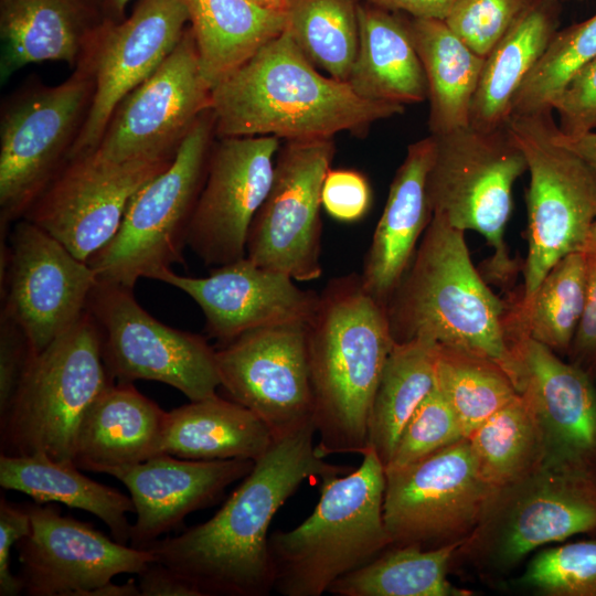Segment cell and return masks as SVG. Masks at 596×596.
<instances>
[{
  "instance_id": "cell-26",
  "label": "cell",
  "mask_w": 596,
  "mask_h": 596,
  "mask_svg": "<svg viewBox=\"0 0 596 596\" xmlns=\"http://www.w3.org/2000/svg\"><path fill=\"white\" fill-rule=\"evenodd\" d=\"M104 21L94 0H0L1 83L33 63L74 70Z\"/></svg>"
},
{
  "instance_id": "cell-8",
  "label": "cell",
  "mask_w": 596,
  "mask_h": 596,
  "mask_svg": "<svg viewBox=\"0 0 596 596\" xmlns=\"http://www.w3.org/2000/svg\"><path fill=\"white\" fill-rule=\"evenodd\" d=\"M427 174L433 215L464 232L479 233L492 249L487 274L508 284L517 273L504 241L513 184L526 171L522 150L507 127L486 131L469 126L434 136Z\"/></svg>"
},
{
  "instance_id": "cell-47",
  "label": "cell",
  "mask_w": 596,
  "mask_h": 596,
  "mask_svg": "<svg viewBox=\"0 0 596 596\" xmlns=\"http://www.w3.org/2000/svg\"><path fill=\"white\" fill-rule=\"evenodd\" d=\"M31 532V519L25 508L0 500V595L15 596L23 592L20 576L10 570L11 550Z\"/></svg>"
},
{
  "instance_id": "cell-19",
  "label": "cell",
  "mask_w": 596,
  "mask_h": 596,
  "mask_svg": "<svg viewBox=\"0 0 596 596\" xmlns=\"http://www.w3.org/2000/svg\"><path fill=\"white\" fill-rule=\"evenodd\" d=\"M188 23L182 0H138L125 20L100 24L79 62L91 70L94 93L68 159L97 148L117 105L173 52Z\"/></svg>"
},
{
  "instance_id": "cell-17",
  "label": "cell",
  "mask_w": 596,
  "mask_h": 596,
  "mask_svg": "<svg viewBox=\"0 0 596 596\" xmlns=\"http://www.w3.org/2000/svg\"><path fill=\"white\" fill-rule=\"evenodd\" d=\"M190 26L157 71L115 108L95 151L116 162L171 160L199 119L211 109Z\"/></svg>"
},
{
  "instance_id": "cell-7",
  "label": "cell",
  "mask_w": 596,
  "mask_h": 596,
  "mask_svg": "<svg viewBox=\"0 0 596 596\" xmlns=\"http://www.w3.org/2000/svg\"><path fill=\"white\" fill-rule=\"evenodd\" d=\"M111 382L97 326L86 310L32 358L10 408L0 417L1 454H42L74 462L81 423Z\"/></svg>"
},
{
  "instance_id": "cell-48",
  "label": "cell",
  "mask_w": 596,
  "mask_h": 596,
  "mask_svg": "<svg viewBox=\"0 0 596 596\" xmlns=\"http://www.w3.org/2000/svg\"><path fill=\"white\" fill-rule=\"evenodd\" d=\"M587 281L584 310L568 354L575 365L596 374V251L585 249Z\"/></svg>"
},
{
  "instance_id": "cell-54",
  "label": "cell",
  "mask_w": 596,
  "mask_h": 596,
  "mask_svg": "<svg viewBox=\"0 0 596 596\" xmlns=\"http://www.w3.org/2000/svg\"><path fill=\"white\" fill-rule=\"evenodd\" d=\"M253 3L273 11L286 12L288 0H249Z\"/></svg>"
},
{
  "instance_id": "cell-15",
  "label": "cell",
  "mask_w": 596,
  "mask_h": 596,
  "mask_svg": "<svg viewBox=\"0 0 596 596\" xmlns=\"http://www.w3.org/2000/svg\"><path fill=\"white\" fill-rule=\"evenodd\" d=\"M7 238L1 245V311L40 353L83 316L98 278L88 263L25 219L13 223Z\"/></svg>"
},
{
  "instance_id": "cell-31",
  "label": "cell",
  "mask_w": 596,
  "mask_h": 596,
  "mask_svg": "<svg viewBox=\"0 0 596 596\" xmlns=\"http://www.w3.org/2000/svg\"><path fill=\"white\" fill-rule=\"evenodd\" d=\"M182 1L201 72L211 88L286 29V12L249 0Z\"/></svg>"
},
{
  "instance_id": "cell-14",
  "label": "cell",
  "mask_w": 596,
  "mask_h": 596,
  "mask_svg": "<svg viewBox=\"0 0 596 596\" xmlns=\"http://www.w3.org/2000/svg\"><path fill=\"white\" fill-rule=\"evenodd\" d=\"M334 152L333 138L280 146L269 192L248 233L246 257L255 265L296 281L321 276V192Z\"/></svg>"
},
{
  "instance_id": "cell-3",
  "label": "cell",
  "mask_w": 596,
  "mask_h": 596,
  "mask_svg": "<svg viewBox=\"0 0 596 596\" xmlns=\"http://www.w3.org/2000/svg\"><path fill=\"white\" fill-rule=\"evenodd\" d=\"M394 344L385 308L361 276L331 279L308 322L318 454H363L376 387Z\"/></svg>"
},
{
  "instance_id": "cell-44",
  "label": "cell",
  "mask_w": 596,
  "mask_h": 596,
  "mask_svg": "<svg viewBox=\"0 0 596 596\" xmlns=\"http://www.w3.org/2000/svg\"><path fill=\"white\" fill-rule=\"evenodd\" d=\"M552 110L564 135L596 129V57L579 68L555 98Z\"/></svg>"
},
{
  "instance_id": "cell-55",
  "label": "cell",
  "mask_w": 596,
  "mask_h": 596,
  "mask_svg": "<svg viewBox=\"0 0 596 596\" xmlns=\"http://www.w3.org/2000/svg\"><path fill=\"white\" fill-rule=\"evenodd\" d=\"M585 249L596 251V221L590 227Z\"/></svg>"
},
{
  "instance_id": "cell-23",
  "label": "cell",
  "mask_w": 596,
  "mask_h": 596,
  "mask_svg": "<svg viewBox=\"0 0 596 596\" xmlns=\"http://www.w3.org/2000/svg\"><path fill=\"white\" fill-rule=\"evenodd\" d=\"M513 383L541 422L550 456L596 464V386L593 376L529 337L507 313Z\"/></svg>"
},
{
  "instance_id": "cell-51",
  "label": "cell",
  "mask_w": 596,
  "mask_h": 596,
  "mask_svg": "<svg viewBox=\"0 0 596 596\" xmlns=\"http://www.w3.org/2000/svg\"><path fill=\"white\" fill-rule=\"evenodd\" d=\"M556 137L596 172V129L578 135H564L557 127Z\"/></svg>"
},
{
  "instance_id": "cell-30",
  "label": "cell",
  "mask_w": 596,
  "mask_h": 596,
  "mask_svg": "<svg viewBox=\"0 0 596 596\" xmlns=\"http://www.w3.org/2000/svg\"><path fill=\"white\" fill-rule=\"evenodd\" d=\"M274 441L272 430L254 412L216 394L167 412L158 455L256 461Z\"/></svg>"
},
{
  "instance_id": "cell-6",
  "label": "cell",
  "mask_w": 596,
  "mask_h": 596,
  "mask_svg": "<svg viewBox=\"0 0 596 596\" xmlns=\"http://www.w3.org/2000/svg\"><path fill=\"white\" fill-rule=\"evenodd\" d=\"M596 534V465L547 455L521 478L494 490L454 562L485 578L510 574L533 551Z\"/></svg>"
},
{
  "instance_id": "cell-5",
  "label": "cell",
  "mask_w": 596,
  "mask_h": 596,
  "mask_svg": "<svg viewBox=\"0 0 596 596\" xmlns=\"http://www.w3.org/2000/svg\"><path fill=\"white\" fill-rule=\"evenodd\" d=\"M347 475L322 479L312 513L290 531L269 535L273 589L285 596H320L333 582L390 545L383 518L384 466L374 451Z\"/></svg>"
},
{
  "instance_id": "cell-42",
  "label": "cell",
  "mask_w": 596,
  "mask_h": 596,
  "mask_svg": "<svg viewBox=\"0 0 596 596\" xmlns=\"http://www.w3.org/2000/svg\"><path fill=\"white\" fill-rule=\"evenodd\" d=\"M462 438L460 422L435 385L407 419L385 468L408 465Z\"/></svg>"
},
{
  "instance_id": "cell-9",
  "label": "cell",
  "mask_w": 596,
  "mask_h": 596,
  "mask_svg": "<svg viewBox=\"0 0 596 596\" xmlns=\"http://www.w3.org/2000/svg\"><path fill=\"white\" fill-rule=\"evenodd\" d=\"M211 109L195 121L172 162L130 200L114 237L88 260L99 280L134 289L139 278L184 264L192 214L215 137Z\"/></svg>"
},
{
  "instance_id": "cell-33",
  "label": "cell",
  "mask_w": 596,
  "mask_h": 596,
  "mask_svg": "<svg viewBox=\"0 0 596 596\" xmlns=\"http://www.w3.org/2000/svg\"><path fill=\"white\" fill-rule=\"evenodd\" d=\"M0 486L22 492L38 504L56 502L87 511L108 526L117 542L127 544L130 539L126 514L135 513L131 498L87 478L73 461H56L42 454H1Z\"/></svg>"
},
{
  "instance_id": "cell-40",
  "label": "cell",
  "mask_w": 596,
  "mask_h": 596,
  "mask_svg": "<svg viewBox=\"0 0 596 596\" xmlns=\"http://www.w3.org/2000/svg\"><path fill=\"white\" fill-rule=\"evenodd\" d=\"M596 57V13L557 30L533 70L518 89L511 115L552 110L573 75ZM553 111V110H552Z\"/></svg>"
},
{
  "instance_id": "cell-21",
  "label": "cell",
  "mask_w": 596,
  "mask_h": 596,
  "mask_svg": "<svg viewBox=\"0 0 596 596\" xmlns=\"http://www.w3.org/2000/svg\"><path fill=\"white\" fill-rule=\"evenodd\" d=\"M31 532L17 544L23 592L31 596H82L120 574H139L148 550L106 536L88 523L64 517L49 503L26 505Z\"/></svg>"
},
{
  "instance_id": "cell-24",
  "label": "cell",
  "mask_w": 596,
  "mask_h": 596,
  "mask_svg": "<svg viewBox=\"0 0 596 596\" xmlns=\"http://www.w3.org/2000/svg\"><path fill=\"white\" fill-rule=\"evenodd\" d=\"M254 465L251 459L192 460L161 454L104 473L115 477L130 492L136 513L130 546L145 550L180 526L188 514L215 502Z\"/></svg>"
},
{
  "instance_id": "cell-41",
  "label": "cell",
  "mask_w": 596,
  "mask_h": 596,
  "mask_svg": "<svg viewBox=\"0 0 596 596\" xmlns=\"http://www.w3.org/2000/svg\"><path fill=\"white\" fill-rule=\"evenodd\" d=\"M515 583L543 596H596V536L539 551Z\"/></svg>"
},
{
  "instance_id": "cell-10",
  "label": "cell",
  "mask_w": 596,
  "mask_h": 596,
  "mask_svg": "<svg viewBox=\"0 0 596 596\" xmlns=\"http://www.w3.org/2000/svg\"><path fill=\"white\" fill-rule=\"evenodd\" d=\"M507 129L530 174L529 246L520 295L526 299L560 259L585 249L596 221V172L557 139L552 110L511 115Z\"/></svg>"
},
{
  "instance_id": "cell-11",
  "label": "cell",
  "mask_w": 596,
  "mask_h": 596,
  "mask_svg": "<svg viewBox=\"0 0 596 596\" xmlns=\"http://www.w3.org/2000/svg\"><path fill=\"white\" fill-rule=\"evenodd\" d=\"M94 93L88 66L79 63L58 85L29 83L0 111V227L22 219L68 159Z\"/></svg>"
},
{
  "instance_id": "cell-56",
  "label": "cell",
  "mask_w": 596,
  "mask_h": 596,
  "mask_svg": "<svg viewBox=\"0 0 596 596\" xmlns=\"http://www.w3.org/2000/svg\"><path fill=\"white\" fill-rule=\"evenodd\" d=\"M289 1V0H288Z\"/></svg>"
},
{
  "instance_id": "cell-25",
  "label": "cell",
  "mask_w": 596,
  "mask_h": 596,
  "mask_svg": "<svg viewBox=\"0 0 596 596\" xmlns=\"http://www.w3.org/2000/svg\"><path fill=\"white\" fill-rule=\"evenodd\" d=\"M434 149L432 135L407 147L390 185L360 274L363 288L384 308L407 270L433 216L427 174Z\"/></svg>"
},
{
  "instance_id": "cell-37",
  "label": "cell",
  "mask_w": 596,
  "mask_h": 596,
  "mask_svg": "<svg viewBox=\"0 0 596 596\" xmlns=\"http://www.w3.org/2000/svg\"><path fill=\"white\" fill-rule=\"evenodd\" d=\"M466 438L481 477L493 489L521 478L549 455L541 422L520 393Z\"/></svg>"
},
{
  "instance_id": "cell-53",
  "label": "cell",
  "mask_w": 596,
  "mask_h": 596,
  "mask_svg": "<svg viewBox=\"0 0 596 596\" xmlns=\"http://www.w3.org/2000/svg\"><path fill=\"white\" fill-rule=\"evenodd\" d=\"M105 20L120 22L125 20L126 8L132 0H94Z\"/></svg>"
},
{
  "instance_id": "cell-43",
  "label": "cell",
  "mask_w": 596,
  "mask_h": 596,
  "mask_svg": "<svg viewBox=\"0 0 596 596\" xmlns=\"http://www.w3.org/2000/svg\"><path fill=\"white\" fill-rule=\"evenodd\" d=\"M532 0H458L446 24L477 54L486 57Z\"/></svg>"
},
{
  "instance_id": "cell-16",
  "label": "cell",
  "mask_w": 596,
  "mask_h": 596,
  "mask_svg": "<svg viewBox=\"0 0 596 596\" xmlns=\"http://www.w3.org/2000/svg\"><path fill=\"white\" fill-rule=\"evenodd\" d=\"M171 160L116 162L95 150L68 159L25 219L88 263L118 231L132 196Z\"/></svg>"
},
{
  "instance_id": "cell-2",
  "label": "cell",
  "mask_w": 596,
  "mask_h": 596,
  "mask_svg": "<svg viewBox=\"0 0 596 596\" xmlns=\"http://www.w3.org/2000/svg\"><path fill=\"white\" fill-rule=\"evenodd\" d=\"M215 137L273 136L286 141L365 135L405 106L366 100L323 75L285 31L212 87Z\"/></svg>"
},
{
  "instance_id": "cell-27",
  "label": "cell",
  "mask_w": 596,
  "mask_h": 596,
  "mask_svg": "<svg viewBox=\"0 0 596 596\" xmlns=\"http://www.w3.org/2000/svg\"><path fill=\"white\" fill-rule=\"evenodd\" d=\"M167 412L132 383L111 382L85 414L77 435L74 464L83 470L142 462L156 455Z\"/></svg>"
},
{
  "instance_id": "cell-18",
  "label": "cell",
  "mask_w": 596,
  "mask_h": 596,
  "mask_svg": "<svg viewBox=\"0 0 596 596\" xmlns=\"http://www.w3.org/2000/svg\"><path fill=\"white\" fill-rule=\"evenodd\" d=\"M221 386L275 439L313 424L308 322L247 331L216 350Z\"/></svg>"
},
{
  "instance_id": "cell-28",
  "label": "cell",
  "mask_w": 596,
  "mask_h": 596,
  "mask_svg": "<svg viewBox=\"0 0 596 596\" xmlns=\"http://www.w3.org/2000/svg\"><path fill=\"white\" fill-rule=\"evenodd\" d=\"M359 43L347 83L363 99L406 106L428 98L407 14L364 0L358 7Z\"/></svg>"
},
{
  "instance_id": "cell-29",
  "label": "cell",
  "mask_w": 596,
  "mask_h": 596,
  "mask_svg": "<svg viewBox=\"0 0 596 596\" xmlns=\"http://www.w3.org/2000/svg\"><path fill=\"white\" fill-rule=\"evenodd\" d=\"M558 0H532L485 57L470 108L473 128L507 127L512 100L557 31Z\"/></svg>"
},
{
  "instance_id": "cell-52",
  "label": "cell",
  "mask_w": 596,
  "mask_h": 596,
  "mask_svg": "<svg viewBox=\"0 0 596 596\" xmlns=\"http://www.w3.org/2000/svg\"><path fill=\"white\" fill-rule=\"evenodd\" d=\"M82 596H141V593L135 579L129 578L125 584L107 582L85 592Z\"/></svg>"
},
{
  "instance_id": "cell-46",
  "label": "cell",
  "mask_w": 596,
  "mask_h": 596,
  "mask_svg": "<svg viewBox=\"0 0 596 596\" xmlns=\"http://www.w3.org/2000/svg\"><path fill=\"white\" fill-rule=\"evenodd\" d=\"M372 191L366 178L353 169H330L324 178L321 202L324 211L341 222L361 220L370 209Z\"/></svg>"
},
{
  "instance_id": "cell-4",
  "label": "cell",
  "mask_w": 596,
  "mask_h": 596,
  "mask_svg": "<svg viewBox=\"0 0 596 596\" xmlns=\"http://www.w3.org/2000/svg\"><path fill=\"white\" fill-rule=\"evenodd\" d=\"M501 300L472 264L465 232L433 215L385 311L394 342L425 339L488 358L513 382Z\"/></svg>"
},
{
  "instance_id": "cell-32",
  "label": "cell",
  "mask_w": 596,
  "mask_h": 596,
  "mask_svg": "<svg viewBox=\"0 0 596 596\" xmlns=\"http://www.w3.org/2000/svg\"><path fill=\"white\" fill-rule=\"evenodd\" d=\"M407 23L427 81L430 135L469 126L485 57L473 52L444 20L407 15Z\"/></svg>"
},
{
  "instance_id": "cell-20",
  "label": "cell",
  "mask_w": 596,
  "mask_h": 596,
  "mask_svg": "<svg viewBox=\"0 0 596 596\" xmlns=\"http://www.w3.org/2000/svg\"><path fill=\"white\" fill-rule=\"evenodd\" d=\"M279 148L280 139L273 136L213 141L188 233V247L205 265L246 257L249 228L269 192Z\"/></svg>"
},
{
  "instance_id": "cell-34",
  "label": "cell",
  "mask_w": 596,
  "mask_h": 596,
  "mask_svg": "<svg viewBox=\"0 0 596 596\" xmlns=\"http://www.w3.org/2000/svg\"><path fill=\"white\" fill-rule=\"evenodd\" d=\"M437 344L425 339L394 342L373 398L366 450L384 468L407 419L436 385Z\"/></svg>"
},
{
  "instance_id": "cell-13",
  "label": "cell",
  "mask_w": 596,
  "mask_h": 596,
  "mask_svg": "<svg viewBox=\"0 0 596 596\" xmlns=\"http://www.w3.org/2000/svg\"><path fill=\"white\" fill-rule=\"evenodd\" d=\"M384 472L390 546L434 549L466 540L496 490L481 477L466 437Z\"/></svg>"
},
{
  "instance_id": "cell-1",
  "label": "cell",
  "mask_w": 596,
  "mask_h": 596,
  "mask_svg": "<svg viewBox=\"0 0 596 596\" xmlns=\"http://www.w3.org/2000/svg\"><path fill=\"white\" fill-rule=\"evenodd\" d=\"M316 434L310 424L275 439L211 519L145 550L201 596L269 595L274 576L268 529L275 513L304 481L352 470L326 461L317 451Z\"/></svg>"
},
{
  "instance_id": "cell-45",
  "label": "cell",
  "mask_w": 596,
  "mask_h": 596,
  "mask_svg": "<svg viewBox=\"0 0 596 596\" xmlns=\"http://www.w3.org/2000/svg\"><path fill=\"white\" fill-rule=\"evenodd\" d=\"M35 352L25 331L6 312L0 315V417L10 408Z\"/></svg>"
},
{
  "instance_id": "cell-12",
  "label": "cell",
  "mask_w": 596,
  "mask_h": 596,
  "mask_svg": "<svg viewBox=\"0 0 596 596\" xmlns=\"http://www.w3.org/2000/svg\"><path fill=\"white\" fill-rule=\"evenodd\" d=\"M86 310L97 326L113 380L161 382L190 401L216 395L221 386L216 350L200 334L158 321L138 304L131 288L98 279Z\"/></svg>"
},
{
  "instance_id": "cell-35",
  "label": "cell",
  "mask_w": 596,
  "mask_h": 596,
  "mask_svg": "<svg viewBox=\"0 0 596 596\" xmlns=\"http://www.w3.org/2000/svg\"><path fill=\"white\" fill-rule=\"evenodd\" d=\"M462 541L439 547L389 546L363 566L331 584L337 596H470L448 579Z\"/></svg>"
},
{
  "instance_id": "cell-50",
  "label": "cell",
  "mask_w": 596,
  "mask_h": 596,
  "mask_svg": "<svg viewBox=\"0 0 596 596\" xmlns=\"http://www.w3.org/2000/svg\"><path fill=\"white\" fill-rule=\"evenodd\" d=\"M413 18L445 20L458 0H365Z\"/></svg>"
},
{
  "instance_id": "cell-39",
  "label": "cell",
  "mask_w": 596,
  "mask_h": 596,
  "mask_svg": "<svg viewBox=\"0 0 596 596\" xmlns=\"http://www.w3.org/2000/svg\"><path fill=\"white\" fill-rule=\"evenodd\" d=\"M436 387L455 412L465 437L519 394L497 362L441 345H437Z\"/></svg>"
},
{
  "instance_id": "cell-22",
  "label": "cell",
  "mask_w": 596,
  "mask_h": 596,
  "mask_svg": "<svg viewBox=\"0 0 596 596\" xmlns=\"http://www.w3.org/2000/svg\"><path fill=\"white\" fill-rule=\"evenodd\" d=\"M151 279L185 292L201 308L206 334L224 345L264 327L309 322L319 294L296 285L290 276L255 265L247 257L219 266L206 277L163 268Z\"/></svg>"
},
{
  "instance_id": "cell-49",
  "label": "cell",
  "mask_w": 596,
  "mask_h": 596,
  "mask_svg": "<svg viewBox=\"0 0 596 596\" xmlns=\"http://www.w3.org/2000/svg\"><path fill=\"white\" fill-rule=\"evenodd\" d=\"M138 575L141 596H201L190 582L155 560Z\"/></svg>"
},
{
  "instance_id": "cell-38",
  "label": "cell",
  "mask_w": 596,
  "mask_h": 596,
  "mask_svg": "<svg viewBox=\"0 0 596 596\" xmlns=\"http://www.w3.org/2000/svg\"><path fill=\"white\" fill-rule=\"evenodd\" d=\"M359 0H289L286 31L327 75L347 82L359 43Z\"/></svg>"
},
{
  "instance_id": "cell-36",
  "label": "cell",
  "mask_w": 596,
  "mask_h": 596,
  "mask_svg": "<svg viewBox=\"0 0 596 596\" xmlns=\"http://www.w3.org/2000/svg\"><path fill=\"white\" fill-rule=\"evenodd\" d=\"M585 251L560 259L526 299L507 300L508 316L532 339L557 354H568L585 304Z\"/></svg>"
}]
</instances>
